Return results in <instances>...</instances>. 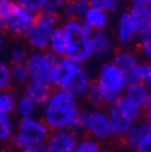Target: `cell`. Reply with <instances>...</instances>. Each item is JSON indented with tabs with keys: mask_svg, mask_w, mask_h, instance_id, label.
Instances as JSON below:
<instances>
[{
	"mask_svg": "<svg viewBox=\"0 0 151 152\" xmlns=\"http://www.w3.org/2000/svg\"><path fill=\"white\" fill-rule=\"evenodd\" d=\"M35 15L26 11L24 9L15 5L9 20L6 22L5 29L16 36H24L30 29L35 21Z\"/></svg>",
	"mask_w": 151,
	"mask_h": 152,
	"instance_id": "11",
	"label": "cell"
},
{
	"mask_svg": "<svg viewBox=\"0 0 151 152\" xmlns=\"http://www.w3.org/2000/svg\"><path fill=\"white\" fill-rule=\"evenodd\" d=\"M57 59L48 51H33L28 53L24 64L28 69L29 81L51 87L52 74Z\"/></svg>",
	"mask_w": 151,
	"mask_h": 152,
	"instance_id": "6",
	"label": "cell"
},
{
	"mask_svg": "<svg viewBox=\"0 0 151 152\" xmlns=\"http://www.w3.org/2000/svg\"><path fill=\"white\" fill-rule=\"evenodd\" d=\"M136 81L143 83L151 92V63H139L136 70Z\"/></svg>",
	"mask_w": 151,
	"mask_h": 152,
	"instance_id": "28",
	"label": "cell"
},
{
	"mask_svg": "<svg viewBox=\"0 0 151 152\" xmlns=\"http://www.w3.org/2000/svg\"><path fill=\"white\" fill-rule=\"evenodd\" d=\"M138 42L144 57L146 59L151 61V21L139 31Z\"/></svg>",
	"mask_w": 151,
	"mask_h": 152,
	"instance_id": "23",
	"label": "cell"
},
{
	"mask_svg": "<svg viewBox=\"0 0 151 152\" xmlns=\"http://www.w3.org/2000/svg\"><path fill=\"white\" fill-rule=\"evenodd\" d=\"M10 71H11L12 83L17 86H26L29 82V74H28V69L24 63L12 64L10 66Z\"/></svg>",
	"mask_w": 151,
	"mask_h": 152,
	"instance_id": "24",
	"label": "cell"
},
{
	"mask_svg": "<svg viewBox=\"0 0 151 152\" xmlns=\"http://www.w3.org/2000/svg\"><path fill=\"white\" fill-rule=\"evenodd\" d=\"M81 21L85 24V27L91 33H93L98 30H104L109 22V16L105 11L91 6L81 18Z\"/></svg>",
	"mask_w": 151,
	"mask_h": 152,
	"instance_id": "18",
	"label": "cell"
},
{
	"mask_svg": "<svg viewBox=\"0 0 151 152\" xmlns=\"http://www.w3.org/2000/svg\"><path fill=\"white\" fill-rule=\"evenodd\" d=\"M89 3H91V6L100 9L106 13H109V12H115L119 10L121 5V0H89Z\"/></svg>",
	"mask_w": 151,
	"mask_h": 152,
	"instance_id": "30",
	"label": "cell"
},
{
	"mask_svg": "<svg viewBox=\"0 0 151 152\" xmlns=\"http://www.w3.org/2000/svg\"><path fill=\"white\" fill-rule=\"evenodd\" d=\"M15 7L13 0H0V29H5L6 22Z\"/></svg>",
	"mask_w": 151,
	"mask_h": 152,
	"instance_id": "31",
	"label": "cell"
},
{
	"mask_svg": "<svg viewBox=\"0 0 151 152\" xmlns=\"http://www.w3.org/2000/svg\"><path fill=\"white\" fill-rule=\"evenodd\" d=\"M21 152H34V150H33V147H27V148L21 150Z\"/></svg>",
	"mask_w": 151,
	"mask_h": 152,
	"instance_id": "40",
	"label": "cell"
},
{
	"mask_svg": "<svg viewBox=\"0 0 151 152\" xmlns=\"http://www.w3.org/2000/svg\"><path fill=\"white\" fill-rule=\"evenodd\" d=\"M73 152H103L100 142L91 138H84L80 139L76 147L74 148Z\"/></svg>",
	"mask_w": 151,
	"mask_h": 152,
	"instance_id": "29",
	"label": "cell"
},
{
	"mask_svg": "<svg viewBox=\"0 0 151 152\" xmlns=\"http://www.w3.org/2000/svg\"><path fill=\"white\" fill-rule=\"evenodd\" d=\"M15 123L11 116H0V142L12 140L15 134Z\"/></svg>",
	"mask_w": 151,
	"mask_h": 152,
	"instance_id": "27",
	"label": "cell"
},
{
	"mask_svg": "<svg viewBox=\"0 0 151 152\" xmlns=\"http://www.w3.org/2000/svg\"><path fill=\"white\" fill-rule=\"evenodd\" d=\"M136 152H151V128L140 142V145L138 146V148L136 150Z\"/></svg>",
	"mask_w": 151,
	"mask_h": 152,
	"instance_id": "36",
	"label": "cell"
},
{
	"mask_svg": "<svg viewBox=\"0 0 151 152\" xmlns=\"http://www.w3.org/2000/svg\"><path fill=\"white\" fill-rule=\"evenodd\" d=\"M151 126L145 121H138L137 123H134L123 138L126 146L132 151H136L143 141V139L145 138V135L147 134Z\"/></svg>",
	"mask_w": 151,
	"mask_h": 152,
	"instance_id": "19",
	"label": "cell"
},
{
	"mask_svg": "<svg viewBox=\"0 0 151 152\" xmlns=\"http://www.w3.org/2000/svg\"><path fill=\"white\" fill-rule=\"evenodd\" d=\"M144 113H145V122H147L151 126V97H150L147 105L144 109Z\"/></svg>",
	"mask_w": 151,
	"mask_h": 152,
	"instance_id": "37",
	"label": "cell"
},
{
	"mask_svg": "<svg viewBox=\"0 0 151 152\" xmlns=\"http://www.w3.org/2000/svg\"><path fill=\"white\" fill-rule=\"evenodd\" d=\"M106 111L110 120L111 134L116 139L125 138L130 127L139 121L143 112L125 96L110 104Z\"/></svg>",
	"mask_w": 151,
	"mask_h": 152,
	"instance_id": "4",
	"label": "cell"
},
{
	"mask_svg": "<svg viewBox=\"0 0 151 152\" xmlns=\"http://www.w3.org/2000/svg\"><path fill=\"white\" fill-rule=\"evenodd\" d=\"M36 105L24 94L16 98V104H15V112L17 113L20 118H27V117H33L35 116L36 111Z\"/></svg>",
	"mask_w": 151,
	"mask_h": 152,
	"instance_id": "22",
	"label": "cell"
},
{
	"mask_svg": "<svg viewBox=\"0 0 151 152\" xmlns=\"http://www.w3.org/2000/svg\"><path fill=\"white\" fill-rule=\"evenodd\" d=\"M81 109L76 97L65 89L54 88L43 106V120L50 130L71 128Z\"/></svg>",
	"mask_w": 151,
	"mask_h": 152,
	"instance_id": "1",
	"label": "cell"
},
{
	"mask_svg": "<svg viewBox=\"0 0 151 152\" xmlns=\"http://www.w3.org/2000/svg\"><path fill=\"white\" fill-rule=\"evenodd\" d=\"M51 91L52 89H51L50 86L29 81L24 86L23 94L27 96L36 106H41L43 107L44 104L46 103V100L48 99V96H50Z\"/></svg>",
	"mask_w": 151,
	"mask_h": 152,
	"instance_id": "20",
	"label": "cell"
},
{
	"mask_svg": "<svg viewBox=\"0 0 151 152\" xmlns=\"http://www.w3.org/2000/svg\"><path fill=\"white\" fill-rule=\"evenodd\" d=\"M62 28L67 39L65 57L80 64L88 61L92 57L89 48V37L92 33L85 27L82 21L78 18L67 20Z\"/></svg>",
	"mask_w": 151,
	"mask_h": 152,
	"instance_id": "3",
	"label": "cell"
},
{
	"mask_svg": "<svg viewBox=\"0 0 151 152\" xmlns=\"http://www.w3.org/2000/svg\"><path fill=\"white\" fill-rule=\"evenodd\" d=\"M128 83L127 77L115 64L111 62L104 63L86 98L96 107L100 104L110 105L123 96Z\"/></svg>",
	"mask_w": 151,
	"mask_h": 152,
	"instance_id": "2",
	"label": "cell"
},
{
	"mask_svg": "<svg viewBox=\"0 0 151 152\" xmlns=\"http://www.w3.org/2000/svg\"><path fill=\"white\" fill-rule=\"evenodd\" d=\"M27 56L28 54L22 46H13L10 51V61L12 64H21L26 62Z\"/></svg>",
	"mask_w": 151,
	"mask_h": 152,
	"instance_id": "35",
	"label": "cell"
},
{
	"mask_svg": "<svg viewBox=\"0 0 151 152\" xmlns=\"http://www.w3.org/2000/svg\"><path fill=\"white\" fill-rule=\"evenodd\" d=\"M16 98L10 91L0 92V116H11V113L15 112Z\"/></svg>",
	"mask_w": 151,
	"mask_h": 152,
	"instance_id": "25",
	"label": "cell"
},
{
	"mask_svg": "<svg viewBox=\"0 0 151 152\" xmlns=\"http://www.w3.org/2000/svg\"><path fill=\"white\" fill-rule=\"evenodd\" d=\"M84 65L74 62L68 57H61L57 59L52 74V86L54 88L59 89H67L69 82L73 80V77L78 74V71Z\"/></svg>",
	"mask_w": 151,
	"mask_h": 152,
	"instance_id": "9",
	"label": "cell"
},
{
	"mask_svg": "<svg viewBox=\"0 0 151 152\" xmlns=\"http://www.w3.org/2000/svg\"><path fill=\"white\" fill-rule=\"evenodd\" d=\"M115 35L116 40L121 45H128L133 41L136 35H138L137 29L130 20V16L128 11H123L120 13L117 22H116V28H115Z\"/></svg>",
	"mask_w": 151,
	"mask_h": 152,
	"instance_id": "14",
	"label": "cell"
},
{
	"mask_svg": "<svg viewBox=\"0 0 151 152\" xmlns=\"http://www.w3.org/2000/svg\"><path fill=\"white\" fill-rule=\"evenodd\" d=\"M69 1L73 6L75 18H78V20H81L87 10L91 7L89 0H69Z\"/></svg>",
	"mask_w": 151,
	"mask_h": 152,
	"instance_id": "33",
	"label": "cell"
},
{
	"mask_svg": "<svg viewBox=\"0 0 151 152\" xmlns=\"http://www.w3.org/2000/svg\"><path fill=\"white\" fill-rule=\"evenodd\" d=\"M123 96L133 103L138 109L144 111L145 106L147 105L150 97H151V92L140 82H130L128 83Z\"/></svg>",
	"mask_w": 151,
	"mask_h": 152,
	"instance_id": "16",
	"label": "cell"
},
{
	"mask_svg": "<svg viewBox=\"0 0 151 152\" xmlns=\"http://www.w3.org/2000/svg\"><path fill=\"white\" fill-rule=\"evenodd\" d=\"M147 1H149V3H150V4H151V0H147Z\"/></svg>",
	"mask_w": 151,
	"mask_h": 152,
	"instance_id": "41",
	"label": "cell"
},
{
	"mask_svg": "<svg viewBox=\"0 0 151 152\" xmlns=\"http://www.w3.org/2000/svg\"><path fill=\"white\" fill-rule=\"evenodd\" d=\"M92 83L93 82L91 81V76H89L88 71L82 66L78 71V74L73 77V80L69 82L65 91L70 92L73 96L76 98H82V97L87 96L88 91L92 87Z\"/></svg>",
	"mask_w": 151,
	"mask_h": 152,
	"instance_id": "17",
	"label": "cell"
},
{
	"mask_svg": "<svg viewBox=\"0 0 151 152\" xmlns=\"http://www.w3.org/2000/svg\"><path fill=\"white\" fill-rule=\"evenodd\" d=\"M80 141L79 134L70 128L52 130L47 139L51 152H73Z\"/></svg>",
	"mask_w": 151,
	"mask_h": 152,
	"instance_id": "10",
	"label": "cell"
},
{
	"mask_svg": "<svg viewBox=\"0 0 151 152\" xmlns=\"http://www.w3.org/2000/svg\"><path fill=\"white\" fill-rule=\"evenodd\" d=\"M47 51L53 54L56 58H61V57L65 56V51H67V39H65V34L62 27H57L54 29L50 42H48V47Z\"/></svg>",
	"mask_w": 151,
	"mask_h": 152,
	"instance_id": "21",
	"label": "cell"
},
{
	"mask_svg": "<svg viewBox=\"0 0 151 152\" xmlns=\"http://www.w3.org/2000/svg\"><path fill=\"white\" fill-rule=\"evenodd\" d=\"M114 44L109 33L104 30L93 31L89 37V48L91 54L97 57H105L111 53Z\"/></svg>",
	"mask_w": 151,
	"mask_h": 152,
	"instance_id": "15",
	"label": "cell"
},
{
	"mask_svg": "<svg viewBox=\"0 0 151 152\" xmlns=\"http://www.w3.org/2000/svg\"><path fill=\"white\" fill-rule=\"evenodd\" d=\"M13 3L15 5L37 16L41 12H44L46 4H47V0H13Z\"/></svg>",
	"mask_w": 151,
	"mask_h": 152,
	"instance_id": "26",
	"label": "cell"
},
{
	"mask_svg": "<svg viewBox=\"0 0 151 152\" xmlns=\"http://www.w3.org/2000/svg\"><path fill=\"white\" fill-rule=\"evenodd\" d=\"M4 45V33H3V29H0V48L3 47Z\"/></svg>",
	"mask_w": 151,
	"mask_h": 152,
	"instance_id": "39",
	"label": "cell"
},
{
	"mask_svg": "<svg viewBox=\"0 0 151 152\" xmlns=\"http://www.w3.org/2000/svg\"><path fill=\"white\" fill-rule=\"evenodd\" d=\"M84 132L98 142L109 140L112 134L108 111L99 107L84 111Z\"/></svg>",
	"mask_w": 151,
	"mask_h": 152,
	"instance_id": "8",
	"label": "cell"
},
{
	"mask_svg": "<svg viewBox=\"0 0 151 152\" xmlns=\"http://www.w3.org/2000/svg\"><path fill=\"white\" fill-rule=\"evenodd\" d=\"M33 150H34V152H51L47 142H41L39 145H35V146H33Z\"/></svg>",
	"mask_w": 151,
	"mask_h": 152,
	"instance_id": "38",
	"label": "cell"
},
{
	"mask_svg": "<svg viewBox=\"0 0 151 152\" xmlns=\"http://www.w3.org/2000/svg\"><path fill=\"white\" fill-rule=\"evenodd\" d=\"M57 17L41 12L35 17L30 29L27 31L26 40L34 51H47L50 39L57 28Z\"/></svg>",
	"mask_w": 151,
	"mask_h": 152,
	"instance_id": "7",
	"label": "cell"
},
{
	"mask_svg": "<svg viewBox=\"0 0 151 152\" xmlns=\"http://www.w3.org/2000/svg\"><path fill=\"white\" fill-rule=\"evenodd\" d=\"M65 1L67 0H47V4H46L44 12L58 17V15L62 13V11H63Z\"/></svg>",
	"mask_w": 151,
	"mask_h": 152,
	"instance_id": "34",
	"label": "cell"
},
{
	"mask_svg": "<svg viewBox=\"0 0 151 152\" xmlns=\"http://www.w3.org/2000/svg\"><path fill=\"white\" fill-rule=\"evenodd\" d=\"M50 128L46 126L40 117H27L20 118L15 128V134L12 138V144L20 150L33 147L41 142H46L50 135Z\"/></svg>",
	"mask_w": 151,
	"mask_h": 152,
	"instance_id": "5",
	"label": "cell"
},
{
	"mask_svg": "<svg viewBox=\"0 0 151 152\" xmlns=\"http://www.w3.org/2000/svg\"><path fill=\"white\" fill-rule=\"evenodd\" d=\"M132 152H136V151H132Z\"/></svg>",
	"mask_w": 151,
	"mask_h": 152,
	"instance_id": "42",
	"label": "cell"
},
{
	"mask_svg": "<svg viewBox=\"0 0 151 152\" xmlns=\"http://www.w3.org/2000/svg\"><path fill=\"white\" fill-rule=\"evenodd\" d=\"M112 64H115L116 68H119L123 75L127 77L128 82H136V70L139 65V62L137 57L128 51H120L114 57H112Z\"/></svg>",
	"mask_w": 151,
	"mask_h": 152,
	"instance_id": "13",
	"label": "cell"
},
{
	"mask_svg": "<svg viewBox=\"0 0 151 152\" xmlns=\"http://www.w3.org/2000/svg\"><path fill=\"white\" fill-rule=\"evenodd\" d=\"M127 11L138 34L151 21V4L147 0H130Z\"/></svg>",
	"mask_w": 151,
	"mask_h": 152,
	"instance_id": "12",
	"label": "cell"
},
{
	"mask_svg": "<svg viewBox=\"0 0 151 152\" xmlns=\"http://www.w3.org/2000/svg\"><path fill=\"white\" fill-rule=\"evenodd\" d=\"M11 85H12V79H11L10 66L4 62H0V92L9 91Z\"/></svg>",
	"mask_w": 151,
	"mask_h": 152,
	"instance_id": "32",
	"label": "cell"
}]
</instances>
